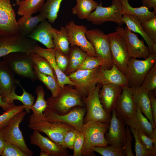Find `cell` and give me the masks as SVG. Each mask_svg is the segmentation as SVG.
<instances>
[{
	"label": "cell",
	"mask_w": 156,
	"mask_h": 156,
	"mask_svg": "<svg viewBox=\"0 0 156 156\" xmlns=\"http://www.w3.org/2000/svg\"><path fill=\"white\" fill-rule=\"evenodd\" d=\"M45 19L39 14L35 16L31 15L23 16L17 21L20 31V35L27 37L39 23Z\"/></svg>",
	"instance_id": "83f0119b"
},
{
	"label": "cell",
	"mask_w": 156,
	"mask_h": 156,
	"mask_svg": "<svg viewBox=\"0 0 156 156\" xmlns=\"http://www.w3.org/2000/svg\"><path fill=\"white\" fill-rule=\"evenodd\" d=\"M136 107L131 87L123 86L115 109L117 115L124 120L130 119L135 115Z\"/></svg>",
	"instance_id": "d6986e66"
},
{
	"label": "cell",
	"mask_w": 156,
	"mask_h": 156,
	"mask_svg": "<svg viewBox=\"0 0 156 156\" xmlns=\"http://www.w3.org/2000/svg\"><path fill=\"white\" fill-rule=\"evenodd\" d=\"M33 130L32 133L30 136L31 144L38 146L41 151L47 152L50 156H69L67 148L56 143L49 138L42 135L39 131Z\"/></svg>",
	"instance_id": "ac0fdd59"
},
{
	"label": "cell",
	"mask_w": 156,
	"mask_h": 156,
	"mask_svg": "<svg viewBox=\"0 0 156 156\" xmlns=\"http://www.w3.org/2000/svg\"><path fill=\"white\" fill-rule=\"evenodd\" d=\"M14 75L6 63L0 60V94L2 100L5 102L12 89L16 87L17 80Z\"/></svg>",
	"instance_id": "d4e9b609"
},
{
	"label": "cell",
	"mask_w": 156,
	"mask_h": 156,
	"mask_svg": "<svg viewBox=\"0 0 156 156\" xmlns=\"http://www.w3.org/2000/svg\"><path fill=\"white\" fill-rule=\"evenodd\" d=\"M144 31L153 42H156V17L141 23Z\"/></svg>",
	"instance_id": "7bdbcfd3"
},
{
	"label": "cell",
	"mask_w": 156,
	"mask_h": 156,
	"mask_svg": "<svg viewBox=\"0 0 156 156\" xmlns=\"http://www.w3.org/2000/svg\"><path fill=\"white\" fill-rule=\"evenodd\" d=\"M83 98L79 92L73 86L66 85L62 88L58 96L51 97L47 99V108L59 114H64L75 107L85 106Z\"/></svg>",
	"instance_id": "7a4b0ae2"
},
{
	"label": "cell",
	"mask_w": 156,
	"mask_h": 156,
	"mask_svg": "<svg viewBox=\"0 0 156 156\" xmlns=\"http://www.w3.org/2000/svg\"><path fill=\"white\" fill-rule=\"evenodd\" d=\"M133 98L136 105L152 124L153 128L156 129L152 115L151 102L148 92L142 86L131 87Z\"/></svg>",
	"instance_id": "cb8c5ba5"
},
{
	"label": "cell",
	"mask_w": 156,
	"mask_h": 156,
	"mask_svg": "<svg viewBox=\"0 0 156 156\" xmlns=\"http://www.w3.org/2000/svg\"><path fill=\"white\" fill-rule=\"evenodd\" d=\"M52 33L55 48L68 55L70 43L65 27H62L60 30L53 28Z\"/></svg>",
	"instance_id": "d590c367"
},
{
	"label": "cell",
	"mask_w": 156,
	"mask_h": 156,
	"mask_svg": "<svg viewBox=\"0 0 156 156\" xmlns=\"http://www.w3.org/2000/svg\"><path fill=\"white\" fill-rule=\"evenodd\" d=\"M28 127L33 130L44 133L52 141L62 146L65 134L70 130L75 129L66 123L36 119L32 114L29 117Z\"/></svg>",
	"instance_id": "3957f363"
},
{
	"label": "cell",
	"mask_w": 156,
	"mask_h": 156,
	"mask_svg": "<svg viewBox=\"0 0 156 156\" xmlns=\"http://www.w3.org/2000/svg\"><path fill=\"white\" fill-rule=\"evenodd\" d=\"M55 56V62L57 66L64 73L68 65V55L56 48Z\"/></svg>",
	"instance_id": "f6af8a7d"
},
{
	"label": "cell",
	"mask_w": 156,
	"mask_h": 156,
	"mask_svg": "<svg viewBox=\"0 0 156 156\" xmlns=\"http://www.w3.org/2000/svg\"><path fill=\"white\" fill-rule=\"evenodd\" d=\"M109 125V123L92 121L83 123L81 131L84 136L82 155L95 156L93 147L108 146L105 134Z\"/></svg>",
	"instance_id": "6da1fadb"
},
{
	"label": "cell",
	"mask_w": 156,
	"mask_h": 156,
	"mask_svg": "<svg viewBox=\"0 0 156 156\" xmlns=\"http://www.w3.org/2000/svg\"><path fill=\"white\" fill-rule=\"evenodd\" d=\"M93 152H96L102 156H124L125 154L122 149L112 146L95 147L93 148Z\"/></svg>",
	"instance_id": "b9f144b4"
},
{
	"label": "cell",
	"mask_w": 156,
	"mask_h": 156,
	"mask_svg": "<svg viewBox=\"0 0 156 156\" xmlns=\"http://www.w3.org/2000/svg\"><path fill=\"white\" fill-rule=\"evenodd\" d=\"M142 4L143 6L149 10L153 8L154 11L156 13V0H142Z\"/></svg>",
	"instance_id": "f5cc1de1"
},
{
	"label": "cell",
	"mask_w": 156,
	"mask_h": 156,
	"mask_svg": "<svg viewBox=\"0 0 156 156\" xmlns=\"http://www.w3.org/2000/svg\"><path fill=\"white\" fill-rule=\"evenodd\" d=\"M16 2V4L17 5V4H18L19 3L20 1V0H15Z\"/></svg>",
	"instance_id": "680465c9"
},
{
	"label": "cell",
	"mask_w": 156,
	"mask_h": 156,
	"mask_svg": "<svg viewBox=\"0 0 156 156\" xmlns=\"http://www.w3.org/2000/svg\"><path fill=\"white\" fill-rule=\"evenodd\" d=\"M86 34L94 47L96 56L101 62V66L108 69L111 68L113 62L107 34L97 29L87 30Z\"/></svg>",
	"instance_id": "8992f818"
},
{
	"label": "cell",
	"mask_w": 156,
	"mask_h": 156,
	"mask_svg": "<svg viewBox=\"0 0 156 156\" xmlns=\"http://www.w3.org/2000/svg\"><path fill=\"white\" fill-rule=\"evenodd\" d=\"M53 27L46 19L39 23L27 37L38 41L47 49L54 48L52 31Z\"/></svg>",
	"instance_id": "484cf974"
},
{
	"label": "cell",
	"mask_w": 156,
	"mask_h": 156,
	"mask_svg": "<svg viewBox=\"0 0 156 156\" xmlns=\"http://www.w3.org/2000/svg\"><path fill=\"white\" fill-rule=\"evenodd\" d=\"M16 84H18L22 89L23 93L21 95H17L15 93V90L16 87H14L11 92L6 99L5 102L12 104H14V100H18L21 102L25 107V109L27 113H29L31 110L30 108L34 104V96L31 93L26 91L20 84L19 81L17 80Z\"/></svg>",
	"instance_id": "4dcf8cb0"
},
{
	"label": "cell",
	"mask_w": 156,
	"mask_h": 156,
	"mask_svg": "<svg viewBox=\"0 0 156 156\" xmlns=\"http://www.w3.org/2000/svg\"><path fill=\"white\" fill-rule=\"evenodd\" d=\"M101 65V62L96 57L88 55L77 70H91Z\"/></svg>",
	"instance_id": "bcb514c9"
},
{
	"label": "cell",
	"mask_w": 156,
	"mask_h": 156,
	"mask_svg": "<svg viewBox=\"0 0 156 156\" xmlns=\"http://www.w3.org/2000/svg\"><path fill=\"white\" fill-rule=\"evenodd\" d=\"M84 142V135L81 131H78L74 143L73 156H81Z\"/></svg>",
	"instance_id": "681fc988"
},
{
	"label": "cell",
	"mask_w": 156,
	"mask_h": 156,
	"mask_svg": "<svg viewBox=\"0 0 156 156\" xmlns=\"http://www.w3.org/2000/svg\"><path fill=\"white\" fill-rule=\"evenodd\" d=\"M5 142L2 130L0 129V155H1Z\"/></svg>",
	"instance_id": "11a10c76"
},
{
	"label": "cell",
	"mask_w": 156,
	"mask_h": 156,
	"mask_svg": "<svg viewBox=\"0 0 156 156\" xmlns=\"http://www.w3.org/2000/svg\"><path fill=\"white\" fill-rule=\"evenodd\" d=\"M144 60L130 58L128 65L127 77L129 86H141L147 74L156 63V53H150Z\"/></svg>",
	"instance_id": "9c48e42d"
},
{
	"label": "cell",
	"mask_w": 156,
	"mask_h": 156,
	"mask_svg": "<svg viewBox=\"0 0 156 156\" xmlns=\"http://www.w3.org/2000/svg\"><path fill=\"white\" fill-rule=\"evenodd\" d=\"M126 140L125 147L123 150L125 155L127 156H134L131 148V143L133 136L129 127L128 126L126 128Z\"/></svg>",
	"instance_id": "f907efd6"
},
{
	"label": "cell",
	"mask_w": 156,
	"mask_h": 156,
	"mask_svg": "<svg viewBox=\"0 0 156 156\" xmlns=\"http://www.w3.org/2000/svg\"><path fill=\"white\" fill-rule=\"evenodd\" d=\"M15 75L28 78L34 82L37 79L33 69L34 63L31 54L22 52H14L2 57Z\"/></svg>",
	"instance_id": "277c9868"
},
{
	"label": "cell",
	"mask_w": 156,
	"mask_h": 156,
	"mask_svg": "<svg viewBox=\"0 0 156 156\" xmlns=\"http://www.w3.org/2000/svg\"><path fill=\"white\" fill-rule=\"evenodd\" d=\"M107 35L113 63L127 77L128 65L130 57L124 40L116 31L110 33Z\"/></svg>",
	"instance_id": "8fae6325"
},
{
	"label": "cell",
	"mask_w": 156,
	"mask_h": 156,
	"mask_svg": "<svg viewBox=\"0 0 156 156\" xmlns=\"http://www.w3.org/2000/svg\"><path fill=\"white\" fill-rule=\"evenodd\" d=\"M33 62L42 73L49 75L57 80L55 73L49 62L37 54H31Z\"/></svg>",
	"instance_id": "74e56055"
},
{
	"label": "cell",
	"mask_w": 156,
	"mask_h": 156,
	"mask_svg": "<svg viewBox=\"0 0 156 156\" xmlns=\"http://www.w3.org/2000/svg\"><path fill=\"white\" fill-rule=\"evenodd\" d=\"M115 30L123 38L130 57L145 59L148 57L150 54L148 47L127 26L124 28L118 26Z\"/></svg>",
	"instance_id": "7c38bea8"
},
{
	"label": "cell",
	"mask_w": 156,
	"mask_h": 156,
	"mask_svg": "<svg viewBox=\"0 0 156 156\" xmlns=\"http://www.w3.org/2000/svg\"><path fill=\"white\" fill-rule=\"evenodd\" d=\"M148 93L153 117L155 124L156 126V99L153 94V92H149Z\"/></svg>",
	"instance_id": "816d5d0a"
},
{
	"label": "cell",
	"mask_w": 156,
	"mask_h": 156,
	"mask_svg": "<svg viewBox=\"0 0 156 156\" xmlns=\"http://www.w3.org/2000/svg\"><path fill=\"white\" fill-rule=\"evenodd\" d=\"M100 67L91 70H76L68 75L75 84L74 87L83 98L86 97L96 86L95 77Z\"/></svg>",
	"instance_id": "e0dca14e"
},
{
	"label": "cell",
	"mask_w": 156,
	"mask_h": 156,
	"mask_svg": "<svg viewBox=\"0 0 156 156\" xmlns=\"http://www.w3.org/2000/svg\"><path fill=\"white\" fill-rule=\"evenodd\" d=\"M46 0H24L20 1L17 13L20 16L32 15L39 12Z\"/></svg>",
	"instance_id": "8d00e7d4"
},
{
	"label": "cell",
	"mask_w": 156,
	"mask_h": 156,
	"mask_svg": "<svg viewBox=\"0 0 156 156\" xmlns=\"http://www.w3.org/2000/svg\"><path fill=\"white\" fill-rule=\"evenodd\" d=\"M95 81L96 84L102 85L114 84L129 86L127 77L113 63L110 69L100 66Z\"/></svg>",
	"instance_id": "ffe728a7"
},
{
	"label": "cell",
	"mask_w": 156,
	"mask_h": 156,
	"mask_svg": "<svg viewBox=\"0 0 156 156\" xmlns=\"http://www.w3.org/2000/svg\"><path fill=\"white\" fill-rule=\"evenodd\" d=\"M20 1H23L24 0H20Z\"/></svg>",
	"instance_id": "91938a15"
},
{
	"label": "cell",
	"mask_w": 156,
	"mask_h": 156,
	"mask_svg": "<svg viewBox=\"0 0 156 156\" xmlns=\"http://www.w3.org/2000/svg\"><path fill=\"white\" fill-rule=\"evenodd\" d=\"M96 85L86 97L83 98L86 108L83 123L92 121L109 123L111 116L104 109L99 96V90L102 85L98 83Z\"/></svg>",
	"instance_id": "5b68a950"
},
{
	"label": "cell",
	"mask_w": 156,
	"mask_h": 156,
	"mask_svg": "<svg viewBox=\"0 0 156 156\" xmlns=\"http://www.w3.org/2000/svg\"><path fill=\"white\" fill-rule=\"evenodd\" d=\"M65 27L67 30L70 46H77L88 55L96 57L93 46L86 37L87 29L86 26L77 25L72 20L67 23Z\"/></svg>",
	"instance_id": "9a60e30c"
},
{
	"label": "cell",
	"mask_w": 156,
	"mask_h": 156,
	"mask_svg": "<svg viewBox=\"0 0 156 156\" xmlns=\"http://www.w3.org/2000/svg\"><path fill=\"white\" fill-rule=\"evenodd\" d=\"M23 105H14L0 115V129L5 127L13 118L17 114L25 109Z\"/></svg>",
	"instance_id": "f35d334b"
},
{
	"label": "cell",
	"mask_w": 156,
	"mask_h": 156,
	"mask_svg": "<svg viewBox=\"0 0 156 156\" xmlns=\"http://www.w3.org/2000/svg\"><path fill=\"white\" fill-rule=\"evenodd\" d=\"M129 0H128V1H129Z\"/></svg>",
	"instance_id": "94428289"
},
{
	"label": "cell",
	"mask_w": 156,
	"mask_h": 156,
	"mask_svg": "<svg viewBox=\"0 0 156 156\" xmlns=\"http://www.w3.org/2000/svg\"><path fill=\"white\" fill-rule=\"evenodd\" d=\"M151 53H156V42L153 43Z\"/></svg>",
	"instance_id": "9f6ffc18"
},
{
	"label": "cell",
	"mask_w": 156,
	"mask_h": 156,
	"mask_svg": "<svg viewBox=\"0 0 156 156\" xmlns=\"http://www.w3.org/2000/svg\"><path fill=\"white\" fill-rule=\"evenodd\" d=\"M136 106V111L134 116L124 120L126 125L137 131H141L156 141V129L153 128L151 123L143 115L139 107Z\"/></svg>",
	"instance_id": "603a6c76"
},
{
	"label": "cell",
	"mask_w": 156,
	"mask_h": 156,
	"mask_svg": "<svg viewBox=\"0 0 156 156\" xmlns=\"http://www.w3.org/2000/svg\"><path fill=\"white\" fill-rule=\"evenodd\" d=\"M129 128L135 138V156H156L153 153L147 150L143 145L140 139L138 131L133 128L129 127Z\"/></svg>",
	"instance_id": "60d3db41"
},
{
	"label": "cell",
	"mask_w": 156,
	"mask_h": 156,
	"mask_svg": "<svg viewBox=\"0 0 156 156\" xmlns=\"http://www.w3.org/2000/svg\"><path fill=\"white\" fill-rule=\"evenodd\" d=\"M78 131L75 129H73L67 132L64 137L62 146L66 148L73 149L74 143Z\"/></svg>",
	"instance_id": "c3c4849f"
},
{
	"label": "cell",
	"mask_w": 156,
	"mask_h": 156,
	"mask_svg": "<svg viewBox=\"0 0 156 156\" xmlns=\"http://www.w3.org/2000/svg\"><path fill=\"white\" fill-rule=\"evenodd\" d=\"M33 67L37 79L42 82L51 92V97L53 98L58 96L61 92L62 88L58 83L57 80L49 75L41 72L34 64Z\"/></svg>",
	"instance_id": "d6a6232c"
},
{
	"label": "cell",
	"mask_w": 156,
	"mask_h": 156,
	"mask_svg": "<svg viewBox=\"0 0 156 156\" xmlns=\"http://www.w3.org/2000/svg\"><path fill=\"white\" fill-rule=\"evenodd\" d=\"M0 36H1L0 35Z\"/></svg>",
	"instance_id": "6125c7cd"
},
{
	"label": "cell",
	"mask_w": 156,
	"mask_h": 156,
	"mask_svg": "<svg viewBox=\"0 0 156 156\" xmlns=\"http://www.w3.org/2000/svg\"><path fill=\"white\" fill-rule=\"evenodd\" d=\"M40 156H50L49 154L47 152L44 151H41L39 155Z\"/></svg>",
	"instance_id": "6f0895ef"
},
{
	"label": "cell",
	"mask_w": 156,
	"mask_h": 156,
	"mask_svg": "<svg viewBox=\"0 0 156 156\" xmlns=\"http://www.w3.org/2000/svg\"><path fill=\"white\" fill-rule=\"evenodd\" d=\"M15 105L14 104H9L7 103L4 102L2 99L0 91V107H1L4 111H6L10 108Z\"/></svg>",
	"instance_id": "db71d44e"
},
{
	"label": "cell",
	"mask_w": 156,
	"mask_h": 156,
	"mask_svg": "<svg viewBox=\"0 0 156 156\" xmlns=\"http://www.w3.org/2000/svg\"><path fill=\"white\" fill-rule=\"evenodd\" d=\"M99 91L100 102L105 111L110 114L115 109L123 86L114 84L102 85Z\"/></svg>",
	"instance_id": "44dd1931"
},
{
	"label": "cell",
	"mask_w": 156,
	"mask_h": 156,
	"mask_svg": "<svg viewBox=\"0 0 156 156\" xmlns=\"http://www.w3.org/2000/svg\"><path fill=\"white\" fill-rule=\"evenodd\" d=\"M27 113L23 111L18 113L2 130L5 141L16 146L28 156H31L33 152L27 147L19 127Z\"/></svg>",
	"instance_id": "30bf717a"
},
{
	"label": "cell",
	"mask_w": 156,
	"mask_h": 156,
	"mask_svg": "<svg viewBox=\"0 0 156 156\" xmlns=\"http://www.w3.org/2000/svg\"><path fill=\"white\" fill-rule=\"evenodd\" d=\"M88 55L79 47L70 46L68 54L69 64L65 74L68 75L76 71Z\"/></svg>",
	"instance_id": "f546056e"
},
{
	"label": "cell",
	"mask_w": 156,
	"mask_h": 156,
	"mask_svg": "<svg viewBox=\"0 0 156 156\" xmlns=\"http://www.w3.org/2000/svg\"><path fill=\"white\" fill-rule=\"evenodd\" d=\"M142 143L148 151L156 155V141L145 135L140 131H137Z\"/></svg>",
	"instance_id": "7dc6e473"
},
{
	"label": "cell",
	"mask_w": 156,
	"mask_h": 156,
	"mask_svg": "<svg viewBox=\"0 0 156 156\" xmlns=\"http://www.w3.org/2000/svg\"><path fill=\"white\" fill-rule=\"evenodd\" d=\"M100 1L94 11L86 20L93 24L101 25L111 21L117 23L119 26L124 24L122 20L123 13L120 0H112V4L107 7L102 6Z\"/></svg>",
	"instance_id": "52a82bcc"
},
{
	"label": "cell",
	"mask_w": 156,
	"mask_h": 156,
	"mask_svg": "<svg viewBox=\"0 0 156 156\" xmlns=\"http://www.w3.org/2000/svg\"><path fill=\"white\" fill-rule=\"evenodd\" d=\"M20 35L16 14L10 0H0V35Z\"/></svg>",
	"instance_id": "5bb4252c"
},
{
	"label": "cell",
	"mask_w": 156,
	"mask_h": 156,
	"mask_svg": "<svg viewBox=\"0 0 156 156\" xmlns=\"http://www.w3.org/2000/svg\"><path fill=\"white\" fill-rule=\"evenodd\" d=\"M1 156H28L17 146L6 141L5 142Z\"/></svg>",
	"instance_id": "ee69618b"
},
{
	"label": "cell",
	"mask_w": 156,
	"mask_h": 156,
	"mask_svg": "<svg viewBox=\"0 0 156 156\" xmlns=\"http://www.w3.org/2000/svg\"><path fill=\"white\" fill-rule=\"evenodd\" d=\"M121 4L122 12L137 17L141 23L156 17L154 11L151 12L144 6L133 8L129 4L128 0H120Z\"/></svg>",
	"instance_id": "4316f807"
},
{
	"label": "cell",
	"mask_w": 156,
	"mask_h": 156,
	"mask_svg": "<svg viewBox=\"0 0 156 156\" xmlns=\"http://www.w3.org/2000/svg\"><path fill=\"white\" fill-rule=\"evenodd\" d=\"M37 41L21 35L0 36V57L14 52L35 53Z\"/></svg>",
	"instance_id": "ba28073f"
},
{
	"label": "cell",
	"mask_w": 156,
	"mask_h": 156,
	"mask_svg": "<svg viewBox=\"0 0 156 156\" xmlns=\"http://www.w3.org/2000/svg\"><path fill=\"white\" fill-rule=\"evenodd\" d=\"M109 125L105 138L109 146L124 150L126 140V125L124 120L118 116L115 109L112 112Z\"/></svg>",
	"instance_id": "2e32d148"
},
{
	"label": "cell",
	"mask_w": 156,
	"mask_h": 156,
	"mask_svg": "<svg viewBox=\"0 0 156 156\" xmlns=\"http://www.w3.org/2000/svg\"><path fill=\"white\" fill-rule=\"evenodd\" d=\"M63 0H46L39 14L51 23H53L57 18L60 4Z\"/></svg>",
	"instance_id": "e575fe53"
},
{
	"label": "cell",
	"mask_w": 156,
	"mask_h": 156,
	"mask_svg": "<svg viewBox=\"0 0 156 156\" xmlns=\"http://www.w3.org/2000/svg\"><path fill=\"white\" fill-rule=\"evenodd\" d=\"M37 98L35 103L31 107L30 109L33 112V115L36 119L46 120L43 112L47 108V102L44 98L45 94L43 87L41 86H37L35 90Z\"/></svg>",
	"instance_id": "836d02e7"
},
{
	"label": "cell",
	"mask_w": 156,
	"mask_h": 156,
	"mask_svg": "<svg viewBox=\"0 0 156 156\" xmlns=\"http://www.w3.org/2000/svg\"><path fill=\"white\" fill-rule=\"evenodd\" d=\"M86 112L85 106H77L73 108L68 113L59 114L47 108L43 112L46 120L50 122H58L73 126L78 131H81L83 119Z\"/></svg>",
	"instance_id": "4fadbf2b"
},
{
	"label": "cell",
	"mask_w": 156,
	"mask_h": 156,
	"mask_svg": "<svg viewBox=\"0 0 156 156\" xmlns=\"http://www.w3.org/2000/svg\"><path fill=\"white\" fill-rule=\"evenodd\" d=\"M122 20L131 31L140 34L146 41L151 53L153 42L143 29L138 18L136 16L127 14H123Z\"/></svg>",
	"instance_id": "f1b7e54d"
},
{
	"label": "cell",
	"mask_w": 156,
	"mask_h": 156,
	"mask_svg": "<svg viewBox=\"0 0 156 156\" xmlns=\"http://www.w3.org/2000/svg\"><path fill=\"white\" fill-rule=\"evenodd\" d=\"M148 92L153 91L156 88V63L149 71L141 85Z\"/></svg>",
	"instance_id": "ab89813d"
},
{
	"label": "cell",
	"mask_w": 156,
	"mask_h": 156,
	"mask_svg": "<svg viewBox=\"0 0 156 156\" xmlns=\"http://www.w3.org/2000/svg\"><path fill=\"white\" fill-rule=\"evenodd\" d=\"M76 5L71 9L72 13L79 19L87 18L99 3L94 0H76Z\"/></svg>",
	"instance_id": "1f68e13d"
},
{
	"label": "cell",
	"mask_w": 156,
	"mask_h": 156,
	"mask_svg": "<svg viewBox=\"0 0 156 156\" xmlns=\"http://www.w3.org/2000/svg\"><path fill=\"white\" fill-rule=\"evenodd\" d=\"M55 48L44 49L37 44L35 47L34 52L44 58L49 62L55 73L58 82L62 88L66 85L75 86V83L70 80L68 76L62 72L57 66L55 56Z\"/></svg>",
	"instance_id": "7402d4cb"
}]
</instances>
